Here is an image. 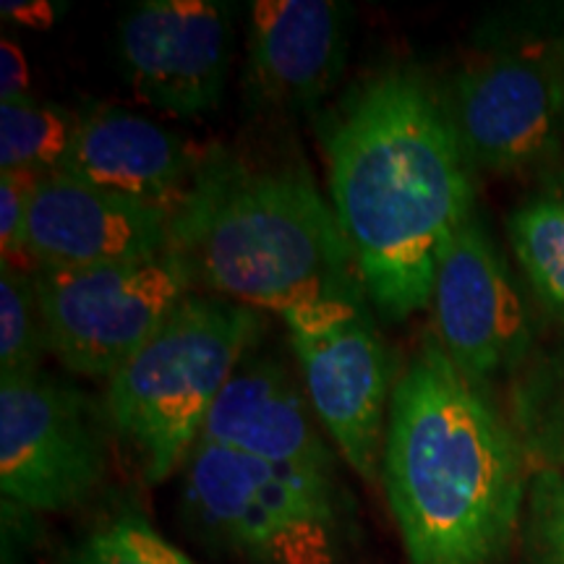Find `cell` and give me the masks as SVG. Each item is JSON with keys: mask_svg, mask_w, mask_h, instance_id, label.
I'll return each instance as SVG.
<instances>
[{"mask_svg": "<svg viewBox=\"0 0 564 564\" xmlns=\"http://www.w3.org/2000/svg\"><path fill=\"white\" fill-rule=\"evenodd\" d=\"M327 188L373 312L432 306L449 241L474 215V181L447 105L408 68L361 84L324 137Z\"/></svg>", "mask_w": 564, "mask_h": 564, "instance_id": "6da1fadb", "label": "cell"}, {"mask_svg": "<svg viewBox=\"0 0 564 564\" xmlns=\"http://www.w3.org/2000/svg\"><path fill=\"white\" fill-rule=\"evenodd\" d=\"M382 481L408 564H502L525 497V449L434 340L398 373Z\"/></svg>", "mask_w": 564, "mask_h": 564, "instance_id": "7a4b0ae2", "label": "cell"}, {"mask_svg": "<svg viewBox=\"0 0 564 564\" xmlns=\"http://www.w3.org/2000/svg\"><path fill=\"white\" fill-rule=\"evenodd\" d=\"M171 220L173 249L202 293L282 314L361 282L333 204L301 162L209 147Z\"/></svg>", "mask_w": 564, "mask_h": 564, "instance_id": "3957f363", "label": "cell"}, {"mask_svg": "<svg viewBox=\"0 0 564 564\" xmlns=\"http://www.w3.org/2000/svg\"><path fill=\"white\" fill-rule=\"evenodd\" d=\"M257 333V308L194 291L108 379L102 403L110 432L147 481L162 484L186 465Z\"/></svg>", "mask_w": 564, "mask_h": 564, "instance_id": "277c9868", "label": "cell"}, {"mask_svg": "<svg viewBox=\"0 0 564 564\" xmlns=\"http://www.w3.org/2000/svg\"><path fill=\"white\" fill-rule=\"evenodd\" d=\"M183 499L207 539L243 564H345L337 481L272 468L199 442Z\"/></svg>", "mask_w": 564, "mask_h": 564, "instance_id": "5b68a950", "label": "cell"}, {"mask_svg": "<svg viewBox=\"0 0 564 564\" xmlns=\"http://www.w3.org/2000/svg\"><path fill=\"white\" fill-rule=\"evenodd\" d=\"M280 316L327 440L364 481L377 484L398 377L364 282L306 295Z\"/></svg>", "mask_w": 564, "mask_h": 564, "instance_id": "8992f818", "label": "cell"}, {"mask_svg": "<svg viewBox=\"0 0 564 564\" xmlns=\"http://www.w3.org/2000/svg\"><path fill=\"white\" fill-rule=\"evenodd\" d=\"M32 278L47 350L87 379H110L194 293L175 249L139 262L32 270Z\"/></svg>", "mask_w": 564, "mask_h": 564, "instance_id": "52a82bcc", "label": "cell"}, {"mask_svg": "<svg viewBox=\"0 0 564 564\" xmlns=\"http://www.w3.org/2000/svg\"><path fill=\"white\" fill-rule=\"evenodd\" d=\"M108 413L47 371L0 379V489L32 512L87 502L108 474Z\"/></svg>", "mask_w": 564, "mask_h": 564, "instance_id": "ba28073f", "label": "cell"}, {"mask_svg": "<svg viewBox=\"0 0 564 564\" xmlns=\"http://www.w3.org/2000/svg\"><path fill=\"white\" fill-rule=\"evenodd\" d=\"M470 165L535 173L562 154V66L539 53H489L457 70L444 97Z\"/></svg>", "mask_w": 564, "mask_h": 564, "instance_id": "9c48e42d", "label": "cell"}, {"mask_svg": "<svg viewBox=\"0 0 564 564\" xmlns=\"http://www.w3.org/2000/svg\"><path fill=\"white\" fill-rule=\"evenodd\" d=\"M436 343L470 384L510 377L533 345L531 319L510 267L476 215L460 225L436 270Z\"/></svg>", "mask_w": 564, "mask_h": 564, "instance_id": "30bf717a", "label": "cell"}, {"mask_svg": "<svg viewBox=\"0 0 564 564\" xmlns=\"http://www.w3.org/2000/svg\"><path fill=\"white\" fill-rule=\"evenodd\" d=\"M118 61L137 100L178 118L215 110L232 61L230 9L215 0H144L118 24Z\"/></svg>", "mask_w": 564, "mask_h": 564, "instance_id": "8fae6325", "label": "cell"}, {"mask_svg": "<svg viewBox=\"0 0 564 564\" xmlns=\"http://www.w3.org/2000/svg\"><path fill=\"white\" fill-rule=\"evenodd\" d=\"M173 249L171 212L105 192L74 175H42L34 188L30 270H84L160 257Z\"/></svg>", "mask_w": 564, "mask_h": 564, "instance_id": "7c38bea8", "label": "cell"}, {"mask_svg": "<svg viewBox=\"0 0 564 564\" xmlns=\"http://www.w3.org/2000/svg\"><path fill=\"white\" fill-rule=\"evenodd\" d=\"M350 51V9L333 0H257L246 24L249 100L306 116L333 95Z\"/></svg>", "mask_w": 564, "mask_h": 564, "instance_id": "4fadbf2b", "label": "cell"}, {"mask_svg": "<svg viewBox=\"0 0 564 564\" xmlns=\"http://www.w3.org/2000/svg\"><path fill=\"white\" fill-rule=\"evenodd\" d=\"M324 434L306 390L285 364L253 343L212 405L199 442L291 474L337 481V460Z\"/></svg>", "mask_w": 564, "mask_h": 564, "instance_id": "5bb4252c", "label": "cell"}, {"mask_svg": "<svg viewBox=\"0 0 564 564\" xmlns=\"http://www.w3.org/2000/svg\"><path fill=\"white\" fill-rule=\"evenodd\" d=\"M202 158V147L150 118L118 105H89L79 112L70 150L55 173L173 215Z\"/></svg>", "mask_w": 564, "mask_h": 564, "instance_id": "9a60e30c", "label": "cell"}, {"mask_svg": "<svg viewBox=\"0 0 564 564\" xmlns=\"http://www.w3.org/2000/svg\"><path fill=\"white\" fill-rule=\"evenodd\" d=\"M507 232L528 285L541 308L564 322V192L552 188L518 204Z\"/></svg>", "mask_w": 564, "mask_h": 564, "instance_id": "2e32d148", "label": "cell"}, {"mask_svg": "<svg viewBox=\"0 0 564 564\" xmlns=\"http://www.w3.org/2000/svg\"><path fill=\"white\" fill-rule=\"evenodd\" d=\"M79 112L19 95L0 100V173L51 175L66 160Z\"/></svg>", "mask_w": 564, "mask_h": 564, "instance_id": "e0dca14e", "label": "cell"}, {"mask_svg": "<svg viewBox=\"0 0 564 564\" xmlns=\"http://www.w3.org/2000/svg\"><path fill=\"white\" fill-rule=\"evenodd\" d=\"M47 350L45 324L32 270H0V379L42 371Z\"/></svg>", "mask_w": 564, "mask_h": 564, "instance_id": "ac0fdd59", "label": "cell"}, {"mask_svg": "<svg viewBox=\"0 0 564 564\" xmlns=\"http://www.w3.org/2000/svg\"><path fill=\"white\" fill-rule=\"evenodd\" d=\"M518 436L544 470H564V350L535 366L520 387Z\"/></svg>", "mask_w": 564, "mask_h": 564, "instance_id": "d6986e66", "label": "cell"}, {"mask_svg": "<svg viewBox=\"0 0 564 564\" xmlns=\"http://www.w3.org/2000/svg\"><path fill=\"white\" fill-rule=\"evenodd\" d=\"M63 564H196L139 512L105 520L70 549Z\"/></svg>", "mask_w": 564, "mask_h": 564, "instance_id": "ffe728a7", "label": "cell"}, {"mask_svg": "<svg viewBox=\"0 0 564 564\" xmlns=\"http://www.w3.org/2000/svg\"><path fill=\"white\" fill-rule=\"evenodd\" d=\"M525 564H564V470H541L528 497Z\"/></svg>", "mask_w": 564, "mask_h": 564, "instance_id": "44dd1931", "label": "cell"}, {"mask_svg": "<svg viewBox=\"0 0 564 564\" xmlns=\"http://www.w3.org/2000/svg\"><path fill=\"white\" fill-rule=\"evenodd\" d=\"M42 175L32 173H0V251H3V267L30 264L26 257V232H30V212L34 188Z\"/></svg>", "mask_w": 564, "mask_h": 564, "instance_id": "7402d4cb", "label": "cell"}, {"mask_svg": "<svg viewBox=\"0 0 564 564\" xmlns=\"http://www.w3.org/2000/svg\"><path fill=\"white\" fill-rule=\"evenodd\" d=\"M26 87H30V66H26L24 51L6 37L3 47H0V100L30 95Z\"/></svg>", "mask_w": 564, "mask_h": 564, "instance_id": "603a6c76", "label": "cell"}, {"mask_svg": "<svg viewBox=\"0 0 564 564\" xmlns=\"http://www.w3.org/2000/svg\"><path fill=\"white\" fill-rule=\"evenodd\" d=\"M51 3H3V17L30 26H51L55 21Z\"/></svg>", "mask_w": 564, "mask_h": 564, "instance_id": "cb8c5ba5", "label": "cell"}, {"mask_svg": "<svg viewBox=\"0 0 564 564\" xmlns=\"http://www.w3.org/2000/svg\"><path fill=\"white\" fill-rule=\"evenodd\" d=\"M562 116H564V66H562Z\"/></svg>", "mask_w": 564, "mask_h": 564, "instance_id": "d4e9b609", "label": "cell"}]
</instances>
